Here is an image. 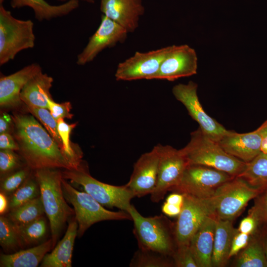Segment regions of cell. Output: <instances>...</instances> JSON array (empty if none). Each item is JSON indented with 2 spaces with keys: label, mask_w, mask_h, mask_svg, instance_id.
<instances>
[{
  "label": "cell",
  "mask_w": 267,
  "mask_h": 267,
  "mask_svg": "<svg viewBox=\"0 0 267 267\" xmlns=\"http://www.w3.org/2000/svg\"><path fill=\"white\" fill-rule=\"evenodd\" d=\"M197 56L195 50L187 44L172 45L158 71L150 80L174 81L197 73Z\"/></svg>",
  "instance_id": "15"
},
{
  "label": "cell",
  "mask_w": 267,
  "mask_h": 267,
  "mask_svg": "<svg viewBox=\"0 0 267 267\" xmlns=\"http://www.w3.org/2000/svg\"><path fill=\"white\" fill-rule=\"evenodd\" d=\"M237 229L233 225V221L217 220L212 266L215 267H224L228 260L231 242Z\"/></svg>",
  "instance_id": "24"
},
{
  "label": "cell",
  "mask_w": 267,
  "mask_h": 267,
  "mask_svg": "<svg viewBox=\"0 0 267 267\" xmlns=\"http://www.w3.org/2000/svg\"><path fill=\"white\" fill-rule=\"evenodd\" d=\"M183 195L182 210L175 223L177 246L189 245L193 235L205 218L212 215L208 199H200L188 194Z\"/></svg>",
  "instance_id": "13"
},
{
  "label": "cell",
  "mask_w": 267,
  "mask_h": 267,
  "mask_svg": "<svg viewBox=\"0 0 267 267\" xmlns=\"http://www.w3.org/2000/svg\"><path fill=\"white\" fill-rule=\"evenodd\" d=\"M262 196L256 197L254 206L249 210L248 215L256 220L257 225H267V189Z\"/></svg>",
  "instance_id": "37"
},
{
  "label": "cell",
  "mask_w": 267,
  "mask_h": 267,
  "mask_svg": "<svg viewBox=\"0 0 267 267\" xmlns=\"http://www.w3.org/2000/svg\"><path fill=\"white\" fill-rule=\"evenodd\" d=\"M234 177L211 167L188 165L179 182L169 191L207 199L213 195L219 186Z\"/></svg>",
  "instance_id": "9"
},
{
  "label": "cell",
  "mask_w": 267,
  "mask_h": 267,
  "mask_svg": "<svg viewBox=\"0 0 267 267\" xmlns=\"http://www.w3.org/2000/svg\"><path fill=\"white\" fill-rule=\"evenodd\" d=\"M63 178L78 184L103 206L117 208L127 212L131 206V200L135 197L125 184L116 186L100 181L89 174L82 164L77 169H65Z\"/></svg>",
  "instance_id": "7"
},
{
  "label": "cell",
  "mask_w": 267,
  "mask_h": 267,
  "mask_svg": "<svg viewBox=\"0 0 267 267\" xmlns=\"http://www.w3.org/2000/svg\"><path fill=\"white\" fill-rule=\"evenodd\" d=\"M257 226L256 220L248 215L247 217L241 220L237 229L241 233L253 235Z\"/></svg>",
  "instance_id": "41"
},
{
  "label": "cell",
  "mask_w": 267,
  "mask_h": 267,
  "mask_svg": "<svg viewBox=\"0 0 267 267\" xmlns=\"http://www.w3.org/2000/svg\"><path fill=\"white\" fill-rule=\"evenodd\" d=\"M128 33L123 27L102 14L98 28L77 55V64L83 66L92 61L105 48L124 42Z\"/></svg>",
  "instance_id": "14"
},
{
  "label": "cell",
  "mask_w": 267,
  "mask_h": 267,
  "mask_svg": "<svg viewBox=\"0 0 267 267\" xmlns=\"http://www.w3.org/2000/svg\"><path fill=\"white\" fill-rule=\"evenodd\" d=\"M182 206L170 204L165 201L163 204L161 209L162 212L165 215L170 217H178L181 211Z\"/></svg>",
  "instance_id": "43"
},
{
  "label": "cell",
  "mask_w": 267,
  "mask_h": 267,
  "mask_svg": "<svg viewBox=\"0 0 267 267\" xmlns=\"http://www.w3.org/2000/svg\"><path fill=\"white\" fill-rule=\"evenodd\" d=\"M134 222L138 248L172 257L177 248L175 224L163 215L145 217L133 205L127 211Z\"/></svg>",
  "instance_id": "4"
},
{
  "label": "cell",
  "mask_w": 267,
  "mask_h": 267,
  "mask_svg": "<svg viewBox=\"0 0 267 267\" xmlns=\"http://www.w3.org/2000/svg\"><path fill=\"white\" fill-rule=\"evenodd\" d=\"M197 87L196 83L190 81L187 84L175 85L172 92L175 98L185 106L191 118L198 123L201 131L218 142L230 131L205 112L197 95Z\"/></svg>",
  "instance_id": "11"
},
{
  "label": "cell",
  "mask_w": 267,
  "mask_h": 267,
  "mask_svg": "<svg viewBox=\"0 0 267 267\" xmlns=\"http://www.w3.org/2000/svg\"><path fill=\"white\" fill-rule=\"evenodd\" d=\"M7 195L0 191V214H4L9 209V199Z\"/></svg>",
  "instance_id": "47"
},
{
  "label": "cell",
  "mask_w": 267,
  "mask_h": 267,
  "mask_svg": "<svg viewBox=\"0 0 267 267\" xmlns=\"http://www.w3.org/2000/svg\"><path fill=\"white\" fill-rule=\"evenodd\" d=\"M159 160L157 181L150 194L153 202L162 200L171 188L181 179L188 163L179 150L170 145L157 144Z\"/></svg>",
  "instance_id": "10"
},
{
  "label": "cell",
  "mask_w": 267,
  "mask_h": 267,
  "mask_svg": "<svg viewBox=\"0 0 267 267\" xmlns=\"http://www.w3.org/2000/svg\"><path fill=\"white\" fill-rule=\"evenodd\" d=\"M237 177L251 186L265 191L267 189V153L261 152L252 161L246 163Z\"/></svg>",
  "instance_id": "26"
},
{
  "label": "cell",
  "mask_w": 267,
  "mask_h": 267,
  "mask_svg": "<svg viewBox=\"0 0 267 267\" xmlns=\"http://www.w3.org/2000/svg\"><path fill=\"white\" fill-rule=\"evenodd\" d=\"M159 154L157 145L142 154L134 163L133 173L126 184L135 197L151 194L157 183Z\"/></svg>",
  "instance_id": "16"
},
{
  "label": "cell",
  "mask_w": 267,
  "mask_h": 267,
  "mask_svg": "<svg viewBox=\"0 0 267 267\" xmlns=\"http://www.w3.org/2000/svg\"><path fill=\"white\" fill-rule=\"evenodd\" d=\"M19 159L13 150L0 149V175H5L19 165Z\"/></svg>",
  "instance_id": "38"
},
{
  "label": "cell",
  "mask_w": 267,
  "mask_h": 267,
  "mask_svg": "<svg viewBox=\"0 0 267 267\" xmlns=\"http://www.w3.org/2000/svg\"><path fill=\"white\" fill-rule=\"evenodd\" d=\"M12 122H13L12 117L8 114L4 113L0 116V134L8 132Z\"/></svg>",
  "instance_id": "44"
},
{
  "label": "cell",
  "mask_w": 267,
  "mask_h": 267,
  "mask_svg": "<svg viewBox=\"0 0 267 267\" xmlns=\"http://www.w3.org/2000/svg\"><path fill=\"white\" fill-rule=\"evenodd\" d=\"M217 219L207 216L191 238L189 247L198 267H211Z\"/></svg>",
  "instance_id": "20"
},
{
  "label": "cell",
  "mask_w": 267,
  "mask_h": 267,
  "mask_svg": "<svg viewBox=\"0 0 267 267\" xmlns=\"http://www.w3.org/2000/svg\"><path fill=\"white\" fill-rule=\"evenodd\" d=\"M261 126L262 127L261 152L264 153H267V120Z\"/></svg>",
  "instance_id": "46"
},
{
  "label": "cell",
  "mask_w": 267,
  "mask_h": 267,
  "mask_svg": "<svg viewBox=\"0 0 267 267\" xmlns=\"http://www.w3.org/2000/svg\"><path fill=\"white\" fill-rule=\"evenodd\" d=\"M252 235L243 233L237 229L233 237L229 258L237 255L248 244Z\"/></svg>",
  "instance_id": "40"
},
{
  "label": "cell",
  "mask_w": 267,
  "mask_h": 267,
  "mask_svg": "<svg viewBox=\"0 0 267 267\" xmlns=\"http://www.w3.org/2000/svg\"><path fill=\"white\" fill-rule=\"evenodd\" d=\"M262 127L255 131L244 134L231 131L218 142L229 154L248 163L261 152Z\"/></svg>",
  "instance_id": "17"
},
{
  "label": "cell",
  "mask_w": 267,
  "mask_h": 267,
  "mask_svg": "<svg viewBox=\"0 0 267 267\" xmlns=\"http://www.w3.org/2000/svg\"><path fill=\"white\" fill-rule=\"evenodd\" d=\"M58 131L62 143V151L73 169L78 168L82 162V153L76 151L72 146L70 140L71 131L77 126V123L68 124L64 119L57 121Z\"/></svg>",
  "instance_id": "30"
},
{
  "label": "cell",
  "mask_w": 267,
  "mask_h": 267,
  "mask_svg": "<svg viewBox=\"0 0 267 267\" xmlns=\"http://www.w3.org/2000/svg\"><path fill=\"white\" fill-rule=\"evenodd\" d=\"M17 228L22 242L27 244L41 240L46 234L47 229L46 222L43 217Z\"/></svg>",
  "instance_id": "34"
},
{
  "label": "cell",
  "mask_w": 267,
  "mask_h": 267,
  "mask_svg": "<svg viewBox=\"0 0 267 267\" xmlns=\"http://www.w3.org/2000/svg\"><path fill=\"white\" fill-rule=\"evenodd\" d=\"M53 78L46 73L40 72L30 79L23 88L20 99L27 106L48 109V99L52 97L50 89Z\"/></svg>",
  "instance_id": "23"
},
{
  "label": "cell",
  "mask_w": 267,
  "mask_h": 267,
  "mask_svg": "<svg viewBox=\"0 0 267 267\" xmlns=\"http://www.w3.org/2000/svg\"><path fill=\"white\" fill-rule=\"evenodd\" d=\"M29 172L27 169L19 170L5 178L0 182V191L10 196L27 179Z\"/></svg>",
  "instance_id": "35"
},
{
  "label": "cell",
  "mask_w": 267,
  "mask_h": 267,
  "mask_svg": "<svg viewBox=\"0 0 267 267\" xmlns=\"http://www.w3.org/2000/svg\"><path fill=\"white\" fill-rule=\"evenodd\" d=\"M42 72L41 66L36 63L25 66L17 72L0 78V105L2 107L19 105L21 92L27 82Z\"/></svg>",
  "instance_id": "19"
},
{
  "label": "cell",
  "mask_w": 267,
  "mask_h": 267,
  "mask_svg": "<svg viewBox=\"0 0 267 267\" xmlns=\"http://www.w3.org/2000/svg\"><path fill=\"white\" fill-rule=\"evenodd\" d=\"M235 266L237 267H267L265 243L251 237L247 245L238 254Z\"/></svg>",
  "instance_id": "27"
},
{
  "label": "cell",
  "mask_w": 267,
  "mask_h": 267,
  "mask_svg": "<svg viewBox=\"0 0 267 267\" xmlns=\"http://www.w3.org/2000/svg\"><path fill=\"white\" fill-rule=\"evenodd\" d=\"M62 187L65 199L73 207L78 225L79 237H81L92 224L99 222L132 220L127 212L123 210L112 211L106 209L89 194L77 190L63 178Z\"/></svg>",
  "instance_id": "6"
},
{
  "label": "cell",
  "mask_w": 267,
  "mask_h": 267,
  "mask_svg": "<svg viewBox=\"0 0 267 267\" xmlns=\"http://www.w3.org/2000/svg\"><path fill=\"white\" fill-rule=\"evenodd\" d=\"M172 258L176 267H198L189 245L177 246Z\"/></svg>",
  "instance_id": "36"
},
{
  "label": "cell",
  "mask_w": 267,
  "mask_h": 267,
  "mask_svg": "<svg viewBox=\"0 0 267 267\" xmlns=\"http://www.w3.org/2000/svg\"><path fill=\"white\" fill-rule=\"evenodd\" d=\"M180 151L188 165L211 167L235 177L246 166V163L227 153L199 128L191 133L189 142Z\"/></svg>",
  "instance_id": "3"
},
{
  "label": "cell",
  "mask_w": 267,
  "mask_h": 267,
  "mask_svg": "<svg viewBox=\"0 0 267 267\" xmlns=\"http://www.w3.org/2000/svg\"><path fill=\"white\" fill-rule=\"evenodd\" d=\"M26 108L31 114L42 123L62 150V143L58 131L57 121L53 118L49 109L27 106Z\"/></svg>",
  "instance_id": "33"
},
{
  "label": "cell",
  "mask_w": 267,
  "mask_h": 267,
  "mask_svg": "<svg viewBox=\"0 0 267 267\" xmlns=\"http://www.w3.org/2000/svg\"><path fill=\"white\" fill-rule=\"evenodd\" d=\"M48 104L49 110L56 121L61 118L71 119L74 116L70 112L72 105L69 101L58 103L54 102L50 97L48 99Z\"/></svg>",
  "instance_id": "39"
},
{
  "label": "cell",
  "mask_w": 267,
  "mask_h": 267,
  "mask_svg": "<svg viewBox=\"0 0 267 267\" xmlns=\"http://www.w3.org/2000/svg\"><path fill=\"white\" fill-rule=\"evenodd\" d=\"M11 117L19 151L29 167L73 169L58 144L34 116L14 114Z\"/></svg>",
  "instance_id": "1"
},
{
  "label": "cell",
  "mask_w": 267,
  "mask_h": 267,
  "mask_svg": "<svg viewBox=\"0 0 267 267\" xmlns=\"http://www.w3.org/2000/svg\"><path fill=\"white\" fill-rule=\"evenodd\" d=\"M44 213L43 202L39 196L22 206L10 211L8 218L17 227L27 224L43 217Z\"/></svg>",
  "instance_id": "28"
},
{
  "label": "cell",
  "mask_w": 267,
  "mask_h": 267,
  "mask_svg": "<svg viewBox=\"0 0 267 267\" xmlns=\"http://www.w3.org/2000/svg\"><path fill=\"white\" fill-rule=\"evenodd\" d=\"M165 201L170 204L182 206L184 202V195L181 193L173 192L168 196Z\"/></svg>",
  "instance_id": "45"
},
{
  "label": "cell",
  "mask_w": 267,
  "mask_h": 267,
  "mask_svg": "<svg viewBox=\"0 0 267 267\" xmlns=\"http://www.w3.org/2000/svg\"><path fill=\"white\" fill-rule=\"evenodd\" d=\"M0 149L19 150V146L11 134L8 133L0 134Z\"/></svg>",
  "instance_id": "42"
},
{
  "label": "cell",
  "mask_w": 267,
  "mask_h": 267,
  "mask_svg": "<svg viewBox=\"0 0 267 267\" xmlns=\"http://www.w3.org/2000/svg\"><path fill=\"white\" fill-rule=\"evenodd\" d=\"M51 249L52 240L51 238L38 246L13 254H1L0 267H36Z\"/></svg>",
  "instance_id": "25"
},
{
  "label": "cell",
  "mask_w": 267,
  "mask_h": 267,
  "mask_svg": "<svg viewBox=\"0 0 267 267\" xmlns=\"http://www.w3.org/2000/svg\"><path fill=\"white\" fill-rule=\"evenodd\" d=\"M131 267H169L175 266L173 258L151 250L138 249L129 264Z\"/></svg>",
  "instance_id": "29"
},
{
  "label": "cell",
  "mask_w": 267,
  "mask_h": 267,
  "mask_svg": "<svg viewBox=\"0 0 267 267\" xmlns=\"http://www.w3.org/2000/svg\"><path fill=\"white\" fill-rule=\"evenodd\" d=\"M172 45L147 52H136L134 54L120 63L115 76L117 81L150 80L160 66Z\"/></svg>",
  "instance_id": "12"
},
{
  "label": "cell",
  "mask_w": 267,
  "mask_h": 267,
  "mask_svg": "<svg viewBox=\"0 0 267 267\" xmlns=\"http://www.w3.org/2000/svg\"><path fill=\"white\" fill-rule=\"evenodd\" d=\"M78 225L76 219L71 221L63 238L49 254L43 258L42 267H71L75 240Z\"/></svg>",
  "instance_id": "22"
},
{
  "label": "cell",
  "mask_w": 267,
  "mask_h": 267,
  "mask_svg": "<svg viewBox=\"0 0 267 267\" xmlns=\"http://www.w3.org/2000/svg\"><path fill=\"white\" fill-rule=\"evenodd\" d=\"M265 250H266V255H267V240L266 243L265 244Z\"/></svg>",
  "instance_id": "49"
},
{
  "label": "cell",
  "mask_w": 267,
  "mask_h": 267,
  "mask_svg": "<svg viewBox=\"0 0 267 267\" xmlns=\"http://www.w3.org/2000/svg\"><path fill=\"white\" fill-rule=\"evenodd\" d=\"M33 22L13 17L11 12L0 5V65L14 59L21 51L35 45Z\"/></svg>",
  "instance_id": "8"
},
{
  "label": "cell",
  "mask_w": 267,
  "mask_h": 267,
  "mask_svg": "<svg viewBox=\"0 0 267 267\" xmlns=\"http://www.w3.org/2000/svg\"><path fill=\"white\" fill-rule=\"evenodd\" d=\"M60 1L62 2L63 3L67 2L69 1V0H57ZM82 1H84L85 2H87L90 3H93L94 2V0H82Z\"/></svg>",
  "instance_id": "48"
},
{
  "label": "cell",
  "mask_w": 267,
  "mask_h": 267,
  "mask_svg": "<svg viewBox=\"0 0 267 267\" xmlns=\"http://www.w3.org/2000/svg\"><path fill=\"white\" fill-rule=\"evenodd\" d=\"M264 191L236 177L219 186L208 200L212 215L217 219L233 221L251 200Z\"/></svg>",
  "instance_id": "5"
},
{
  "label": "cell",
  "mask_w": 267,
  "mask_h": 267,
  "mask_svg": "<svg viewBox=\"0 0 267 267\" xmlns=\"http://www.w3.org/2000/svg\"><path fill=\"white\" fill-rule=\"evenodd\" d=\"M4 0H0V5ZM13 8L30 7L34 11L35 18L40 22L68 15L79 6V0H69L59 5H51L45 0H11Z\"/></svg>",
  "instance_id": "21"
},
{
  "label": "cell",
  "mask_w": 267,
  "mask_h": 267,
  "mask_svg": "<svg viewBox=\"0 0 267 267\" xmlns=\"http://www.w3.org/2000/svg\"><path fill=\"white\" fill-rule=\"evenodd\" d=\"M100 9L103 15L128 32H133L137 28L144 12L141 0H100Z\"/></svg>",
  "instance_id": "18"
},
{
  "label": "cell",
  "mask_w": 267,
  "mask_h": 267,
  "mask_svg": "<svg viewBox=\"0 0 267 267\" xmlns=\"http://www.w3.org/2000/svg\"><path fill=\"white\" fill-rule=\"evenodd\" d=\"M39 196H40V189L37 180L27 179L10 195L9 199L8 210L9 211L14 210Z\"/></svg>",
  "instance_id": "31"
},
{
  "label": "cell",
  "mask_w": 267,
  "mask_h": 267,
  "mask_svg": "<svg viewBox=\"0 0 267 267\" xmlns=\"http://www.w3.org/2000/svg\"><path fill=\"white\" fill-rule=\"evenodd\" d=\"M35 171L44 213L49 222L53 249L66 222L75 212L67 204L63 194L62 172L54 168Z\"/></svg>",
  "instance_id": "2"
},
{
  "label": "cell",
  "mask_w": 267,
  "mask_h": 267,
  "mask_svg": "<svg viewBox=\"0 0 267 267\" xmlns=\"http://www.w3.org/2000/svg\"><path fill=\"white\" fill-rule=\"evenodd\" d=\"M23 242L17 227L8 217H0V244L5 250L21 246Z\"/></svg>",
  "instance_id": "32"
}]
</instances>
